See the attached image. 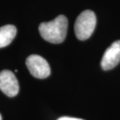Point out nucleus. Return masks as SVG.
Masks as SVG:
<instances>
[{
	"label": "nucleus",
	"mask_w": 120,
	"mask_h": 120,
	"mask_svg": "<svg viewBox=\"0 0 120 120\" xmlns=\"http://www.w3.org/2000/svg\"><path fill=\"white\" fill-rule=\"evenodd\" d=\"M16 35V28L13 25H5L0 27V49L6 47Z\"/></svg>",
	"instance_id": "obj_6"
},
{
	"label": "nucleus",
	"mask_w": 120,
	"mask_h": 120,
	"mask_svg": "<svg viewBox=\"0 0 120 120\" xmlns=\"http://www.w3.org/2000/svg\"><path fill=\"white\" fill-rule=\"evenodd\" d=\"M57 120H83V119H77V118H72V117H66V116H64V117H61V118L58 119Z\"/></svg>",
	"instance_id": "obj_7"
},
{
	"label": "nucleus",
	"mask_w": 120,
	"mask_h": 120,
	"mask_svg": "<svg viewBox=\"0 0 120 120\" xmlns=\"http://www.w3.org/2000/svg\"><path fill=\"white\" fill-rule=\"evenodd\" d=\"M120 62V41L113 42L103 55L101 66L104 70L113 69Z\"/></svg>",
	"instance_id": "obj_5"
},
{
	"label": "nucleus",
	"mask_w": 120,
	"mask_h": 120,
	"mask_svg": "<svg viewBox=\"0 0 120 120\" xmlns=\"http://www.w3.org/2000/svg\"><path fill=\"white\" fill-rule=\"evenodd\" d=\"M0 90L8 97H15L20 90L17 79L10 70L5 69L0 72Z\"/></svg>",
	"instance_id": "obj_4"
},
{
	"label": "nucleus",
	"mask_w": 120,
	"mask_h": 120,
	"mask_svg": "<svg viewBox=\"0 0 120 120\" xmlns=\"http://www.w3.org/2000/svg\"><path fill=\"white\" fill-rule=\"evenodd\" d=\"M0 120H2V116H1V114H0Z\"/></svg>",
	"instance_id": "obj_8"
},
{
	"label": "nucleus",
	"mask_w": 120,
	"mask_h": 120,
	"mask_svg": "<svg viewBox=\"0 0 120 120\" xmlns=\"http://www.w3.org/2000/svg\"><path fill=\"white\" fill-rule=\"evenodd\" d=\"M26 65L30 74L35 78L45 79L49 76L51 69L48 62L41 56L31 55L26 60Z\"/></svg>",
	"instance_id": "obj_3"
},
{
	"label": "nucleus",
	"mask_w": 120,
	"mask_h": 120,
	"mask_svg": "<svg viewBox=\"0 0 120 120\" xmlns=\"http://www.w3.org/2000/svg\"><path fill=\"white\" fill-rule=\"evenodd\" d=\"M96 16L91 10L82 12L76 18L74 30L76 38L80 41L88 39L94 32L96 27Z\"/></svg>",
	"instance_id": "obj_2"
},
{
	"label": "nucleus",
	"mask_w": 120,
	"mask_h": 120,
	"mask_svg": "<svg viewBox=\"0 0 120 120\" xmlns=\"http://www.w3.org/2000/svg\"><path fill=\"white\" fill-rule=\"evenodd\" d=\"M67 28V18L64 15H59L50 22L41 23L38 29L44 40L52 44H60L66 37Z\"/></svg>",
	"instance_id": "obj_1"
}]
</instances>
